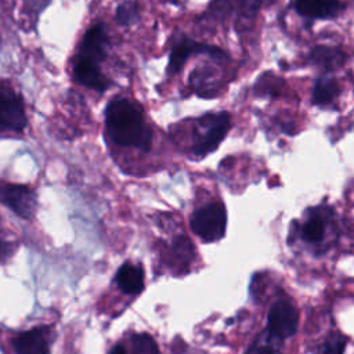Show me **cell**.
<instances>
[{
    "label": "cell",
    "mask_w": 354,
    "mask_h": 354,
    "mask_svg": "<svg viewBox=\"0 0 354 354\" xmlns=\"http://www.w3.org/2000/svg\"><path fill=\"white\" fill-rule=\"evenodd\" d=\"M140 6L136 1H123L118 6L116 12H115V18L118 21V24L123 25V26H130L133 24H136L140 18Z\"/></svg>",
    "instance_id": "19"
},
{
    "label": "cell",
    "mask_w": 354,
    "mask_h": 354,
    "mask_svg": "<svg viewBox=\"0 0 354 354\" xmlns=\"http://www.w3.org/2000/svg\"><path fill=\"white\" fill-rule=\"evenodd\" d=\"M171 254H173V260L176 261L177 267H180V268L188 267L194 259V248H192L191 241L184 235L178 236L173 242Z\"/></svg>",
    "instance_id": "16"
},
{
    "label": "cell",
    "mask_w": 354,
    "mask_h": 354,
    "mask_svg": "<svg viewBox=\"0 0 354 354\" xmlns=\"http://www.w3.org/2000/svg\"><path fill=\"white\" fill-rule=\"evenodd\" d=\"M243 1L249 7H257V6H261L263 3H266L267 0H243Z\"/></svg>",
    "instance_id": "24"
},
{
    "label": "cell",
    "mask_w": 354,
    "mask_h": 354,
    "mask_svg": "<svg viewBox=\"0 0 354 354\" xmlns=\"http://www.w3.org/2000/svg\"><path fill=\"white\" fill-rule=\"evenodd\" d=\"M119 289L127 295H138L144 288V271L140 266L124 263L116 272Z\"/></svg>",
    "instance_id": "13"
},
{
    "label": "cell",
    "mask_w": 354,
    "mask_h": 354,
    "mask_svg": "<svg viewBox=\"0 0 354 354\" xmlns=\"http://www.w3.org/2000/svg\"><path fill=\"white\" fill-rule=\"evenodd\" d=\"M108 354H127V351H126V348H124L123 344H115V346L109 350Z\"/></svg>",
    "instance_id": "23"
},
{
    "label": "cell",
    "mask_w": 354,
    "mask_h": 354,
    "mask_svg": "<svg viewBox=\"0 0 354 354\" xmlns=\"http://www.w3.org/2000/svg\"><path fill=\"white\" fill-rule=\"evenodd\" d=\"M15 354H48L47 328H33L12 339Z\"/></svg>",
    "instance_id": "10"
},
{
    "label": "cell",
    "mask_w": 354,
    "mask_h": 354,
    "mask_svg": "<svg viewBox=\"0 0 354 354\" xmlns=\"http://www.w3.org/2000/svg\"><path fill=\"white\" fill-rule=\"evenodd\" d=\"M340 93V86L337 80L321 76L315 80L313 87V101L317 105H326L330 104Z\"/></svg>",
    "instance_id": "15"
},
{
    "label": "cell",
    "mask_w": 354,
    "mask_h": 354,
    "mask_svg": "<svg viewBox=\"0 0 354 354\" xmlns=\"http://www.w3.org/2000/svg\"><path fill=\"white\" fill-rule=\"evenodd\" d=\"M196 54H210L216 58L225 57V54L217 47L201 44V43L192 41L188 37H181L174 43V46L171 48L170 58H169V72H171V73L178 72L183 68V65L185 64V61L191 55H196Z\"/></svg>",
    "instance_id": "8"
},
{
    "label": "cell",
    "mask_w": 354,
    "mask_h": 354,
    "mask_svg": "<svg viewBox=\"0 0 354 354\" xmlns=\"http://www.w3.org/2000/svg\"><path fill=\"white\" fill-rule=\"evenodd\" d=\"M28 119L22 97L8 84H0V130L22 131Z\"/></svg>",
    "instance_id": "4"
},
{
    "label": "cell",
    "mask_w": 354,
    "mask_h": 354,
    "mask_svg": "<svg viewBox=\"0 0 354 354\" xmlns=\"http://www.w3.org/2000/svg\"><path fill=\"white\" fill-rule=\"evenodd\" d=\"M344 59L346 55L342 50L329 46H318L313 48L310 54V61L325 71H333L340 68L344 64Z\"/></svg>",
    "instance_id": "14"
},
{
    "label": "cell",
    "mask_w": 354,
    "mask_h": 354,
    "mask_svg": "<svg viewBox=\"0 0 354 354\" xmlns=\"http://www.w3.org/2000/svg\"><path fill=\"white\" fill-rule=\"evenodd\" d=\"M167 1L174 3V4H181V3H183V0H167Z\"/></svg>",
    "instance_id": "25"
},
{
    "label": "cell",
    "mask_w": 354,
    "mask_h": 354,
    "mask_svg": "<svg viewBox=\"0 0 354 354\" xmlns=\"http://www.w3.org/2000/svg\"><path fill=\"white\" fill-rule=\"evenodd\" d=\"M281 339L272 336L268 330L259 336L246 350L245 354H279Z\"/></svg>",
    "instance_id": "17"
},
{
    "label": "cell",
    "mask_w": 354,
    "mask_h": 354,
    "mask_svg": "<svg viewBox=\"0 0 354 354\" xmlns=\"http://www.w3.org/2000/svg\"><path fill=\"white\" fill-rule=\"evenodd\" d=\"M0 202L22 218H32L37 207L36 194L22 184H1Z\"/></svg>",
    "instance_id": "6"
},
{
    "label": "cell",
    "mask_w": 354,
    "mask_h": 354,
    "mask_svg": "<svg viewBox=\"0 0 354 354\" xmlns=\"http://www.w3.org/2000/svg\"><path fill=\"white\" fill-rule=\"evenodd\" d=\"M26 4L35 10L36 12H40L43 8H46V6L50 3V0H25Z\"/></svg>",
    "instance_id": "22"
},
{
    "label": "cell",
    "mask_w": 354,
    "mask_h": 354,
    "mask_svg": "<svg viewBox=\"0 0 354 354\" xmlns=\"http://www.w3.org/2000/svg\"><path fill=\"white\" fill-rule=\"evenodd\" d=\"M332 212L328 207L311 209L300 225V236L310 245H318L325 239Z\"/></svg>",
    "instance_id": "9"
},
{
    "label": "cell",
    "mask_w": 354,
    "mask_h": 354,
    "mask_svg": "<svg viewBox=\"0 0 354 354\" xmlns=\"http://www.w3.org/2000/svg\"><path fill=\"white\" fill-rule=\"evenodd\" d=\"M0 46H1V40H0Z\"/></svg>",
    "instance_id": "26"
},
{
    "label": "cell",
    "mask_w": 354,
    "mask_h": 354,
    "mask_svg": "<svg viewBox=\"0 0 354 354\" xmlns=\"http://www.w3.org/2000/svg\"><path fill=\"white\" fill-rule=\"evenodd\" d=\"M73 75L76 80L95 91H105L109 87V80L102 75L100 65L76 57L73 62Z\"/></svg>",
    "instance_id": "11"
},
{
    "label": "cell",
    "mask_w": 354,
    "mask_h": 354,
    "mask_svg": "<svg viewBox=\"0 0 354 354\" xmlns=\"http://www.w3.org/2000/svg\"><path fill=\"white\" fill-rule=\"evenodd\" d=\"M108 44L109 40L105 26L102 24H95L86 30L79 44L77 57L100 65V62L106 57Z\"/></svg>",
    "instance_id": "7"
},
{
    "label": "cell",
    "mask_w": 354,
    "mask_h": 354,
    "mask_svg": "<svg viewBox=\"0 0 354 354\" xmlns=\"http://www.w3.org/2000/svg\"><path fill=\"white\" fill-rule=\"evenodd\" d=\"M230 124L231 119L227 112L209 113L199 118L194 126L192 152L196 156H206L213 152L225 137Z\"/></svg>",
    "instance_id": "2"
},
{
    "label": "cell",
    "mask_w": 354,
    "mask_h": 354,
    "mask_svg": "<svg viewBox=\"0 0 354 354\" xmlns=\"http://www.w3.org/2000/svg\"><path fill=\"white\" fill-rule=\"evenodd\" d=\"M227 213L223 203H209L191 216V230L205 242H214L225 235Z\"/></svg>",
    "instance_id": "3"
},
{
    "label": "cell",
    "mask_w": 354,
    "mask_h": 354,
    "mask_svg": "<svg viewBox=\"0 0 354 354\" xmlns=\"http://www.w3.org/2000/svg\"><path fill=\"white\" fill-rule=\"evenodd\" d=\"M105 126L111 140L120 147L148 151L152 142L151 129L134 102L126 98L112 100L105 109Z\"/></svg>",
    "instance_id": "1"
},
{
    "label": "cell",
    "mask_w": 354,
    "mask_h": 354,
    "mask_svg": "<svg viewBox=\"0 0 354 354\" xmlns=\"http://www.w3.org/2000/svg\"><path fill=\"white\" fill-rule=\"evenodd\" d=\"M130 354H160V351L148 333H133L130 337Z\"/></svg>",
    "instance_id": "18"
},
{
    "label": "cell",
    "mask_w": 354,
    "mask_h": 354,
    "mask_svg": "<svg viewBox=\"0 0 354 354\" xmlns=\"http://www.w3.org/2000/svg\"><path fill=\"white\" fill-rule=\"evenodd\" d=\"M299 326V313L288 300L275 301L267 315V330L283 340L296 333Z\"/></svg>",
    "instance_id": "5"
},
{
    "label": "cell",
    "mask_w": 354,
    "mask_h": 354,
    "mask_svg": "<svg viewBox=\"0 0 354 354\" xmlns=\"http://www.w3.org/2000/svg\"><path fill=\"white\" fill-rule=\"evenodd\" d=\"M295 8L303 17L325 19L337 15L342 4L339 0H296Z\"/></svg>",
    "instance_id": "12"
},
{
    "label": "cell",
    "mask_w": 354,
    "mask_h": 354,
    "mask_svg": "<svg viewBox=\"0 0 354 354\" xmlns=\"http://www.w3.org/2000/svg\"><path fill=\"white\" fill-rule=\"evenodd\" d=\"M346 344L347 339L342 333L335 332L325 340L319 354H343Z\"/></svg>",
    "instance_id": "20"
},
{
    "label": "cell",
    "mask_w": 354,
    "mask_h": 354,
    "mask_svg": "<svg viewBox=\"0 0 354 354\" xmlns=\"http://www.w3.org/2000/svg\"><path fill=\"white\" fill-rule=\"evenodd\" d=\"M11 242L0 239V261H4L7 257H10L11 254Z\"/></svg>",
    "instance_id": "21"
}]
</instances>
